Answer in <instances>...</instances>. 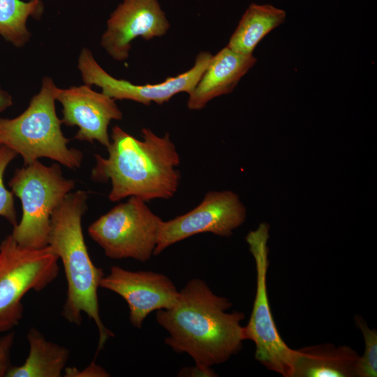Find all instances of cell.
Listing matches in <instances>:
<instances>
[{"label": "cell", "mask_w": 377, "mask_h": 377, "mask_svg": "<svg viewBox=\"0 0 377 377\" xmlns=\"http://www.w3.org/2000/svg\"><path fill=\"white\" fill-rule=\"evenodd\" d=\"M56 101L63 107L61 123L79 128L75 139L91 143L96 140L106 148L110 145L108 126L112 120L123 118L115 100L84 84L57 88Z\"/></svg>", "instance_id": "13"}, {"label": "cell", "mask_w": 377, "mask_h": 377, "mask_svg": "<svg viewBox=\"0 0 377 377\" xmlns=\"http://www.w3.org/2000/svg\"><path fill=\"white\" fill-rule=\"evenodd\" d=\"M230 301L214 294L202 279H191L179 290L175 304L157 310L158 323L169 334L165 343L188 354L198 366L211 367L238 353L245 341L243 312L227 311Z\"/></svg>", "instance_id": "1"}, {"label": "cell", "mask_w": 377, "mask_h": 377, "mask_svg": "<svg viewBox=\"0 0 377 377\" xmlns=\"http://www.w3.org/2000/svg\"><path fill=\"white\" fill-rule=\"evenodd\" d=\"M87 199L85 191L69 193L54 210L48 246L61 260L68 283L62 316L77 325L82 323L83 313L94 320L99 333L98 353L114 334L100 316L98 288L104 272L92 262L83 236L82 218L87 208Z\"/></svg>", "instance_id": "3"}, {"label": "cell", "mask_w": 377, "mask_h": 377, "mask_svg": "<svg viewBox=\"0 0 377 377\" xmlns=\"http://www.w3.org/2000/svg\"><path fill=\"white\" fill-rule=\"evenodd\" d=\"M17 153L5 145H0V216L4 217L13 226L17 224L13 193L6 189L3 184V174L10 162Z\"/></svg>", "instance_id": "20"}, {"label": "cell", "mask_w": 377, "mask_h": 377, "mask_svg": "<svg viewBox=\"0 0 377 377\" xmlns=\"http://www.w3.org/2000/svg\"><path fill=\"white\" fill-rule=\"evenodd\" d=\"M256 59L225 47L212 58L193 91L187 107L200 110L212 99L233 91L239 80L255 65Z\"/></svg>", "instance_id": "14"}, {"label": "cell", "mask_w": 377, "mask_h": 377, "mask_svg": "<svg viewBox=\"0 0 377 377\" xmlns=\"http://www.w3.org/2000/svg\"><path fill=\"white\" fill-rule=\"evenodd\" d=\"M13 104L11 96L0 87V112Z\"/></svg>", "instance_id": "23"}, {"label": "cell", "mask_w": 377, "mask_h": 377, "mask_svg": "<svg viewBox=\"0 0 377 377\" xmlns=\"http://www.w3.org/2000/svg\"><path fill=\"white\" fill-rule=\"evenodd\" d=\"M141 135L142 140H138L114 126L107 147L108 158L95 154L91 179L110 180L108 198L111 202L131 196L145 202L167 200L178 190L180 157L170 135L165 133L161 137L150 128H143Z\"/></svg>", "instance_id": "2"}, {"label": "cell", "mask_w": 377, "mask_h": 377, "mask_svg": "<svg viewBox=\"0 0 377 377\" xmlns=\"http://www.w3.org/2000/svg\"><path fill=\"white\" fill-rule=\"evenodd\" d=\"M360 358L348 346L325 343L293 349L289 377H357Z\"/></svg>", "instance_id": "15"}, {"label": "cell", "mask_w": 377, "mask_h": 377, "mask_svg": "<svg viewBox=\"0 0 377 377\" xmlns=\"http://www.w3.org/2000/svg\"><path fill=\"white\" fill-rule=\"evenodd\" d=\"M283 10L270 4H251L242 16L227 47L238 53L251 55L260 41L286 19Z\"/></svg>", "instance_id": "16"}, {"label": "cell", "mask_w": 377, "mask_h": 377, "mask_svg": "<svg viewBox=\"0 0 377 377\" xmlns=\"http://www.w3.org/2000/svg\"><path fill=\"white\" fill-rule=\"evenodd\" d=\"M57 88L51 77H44L39 92L21 114L0 118V145L21 155L24 165L46 157L68 168L80 166L82 153L67 147L70 140L63 135L56 113Z\"/></svg>", "instance_id": "4"}, {"label": "cell", "mask_w": 377, "mask_h": 377, "mask_svg": "<svg viewBox=\"0 0 377 377\" xmlns=\"http://www.w3.org/2000/svg\"><path fill=\"white\" fill-rule=\"evenodd\" d=\"M212 56L209 52H200L191 68L154 84H134L112 77L98 64L92 52L85 47L80 53L77 68L85 84L101 87L103 94L114 100H131L146 105L151 103L162 105L177 94H190L208 66Z\"/></svg>", "instance_id": "9"}, {"label": "cell", "mask_w": 377, "mask_h": 377, "mask_svg": "<svg viewBox=\"0 0 377 377\" xmlns=\"http://www.w3.org/2000/svg\"><path fill=\"white\" fill-rule=\"evenodd\" d=\"M59 258L50 246L30 249L7 236L0 244V332L19 325L22 299L29 290L39 292L58 276Z\"/></svg>", "instance_id": "6"}, {"label": "cell", "mask_w": 377, "mask_h": 377, "mask_svg": "<svg viewBox=\"0 0 377 377\" xmlns=\"http://www.w3.org/2000/svg\"><path fill=\"white\" fill-rule=\"evenodd\" d=\"M355 320L364 341V352L360 358L357 377H376L377 331L369 328L360 316L356 315Z\"/></svg>", "instance_id": "19"}, {"label": "cell", "mask_w": 377, "mask_h": 377, "mask_svg": "<svg viewBox=\"0 0 377 377\" xmlns=\"http://www.w3.org/2000/svg\"><path fill=\"white\" fill-rule=\"evenodd\" d=\"M269 226L265 223L246 237L256 265V290L249 320L244 327L245 340L255 343V358L268 370L289 377L293 349L282 339L272 316L267 288L269 267Z\"/></svg>", "instance_id": "8"}, {"label": "cell", "mask_w": 377, "mask_h": 377, "mask_svg": "<svg viewBox=\"0 0 377 377\" xmlns=\"http://www.w3.org/2000/svg\"><path fill=\"white\" fill-rule=\"evenodd\" d=\"M246 209L238 195L230 191H209L195 208L163 221L154 255L193 235L211 232L229 237L246 219Z\"/></svg>", "instance_id": "10"}, {"label": "cell", "mask_w": 377, "mask_h": 377, "mask_svg": "<svg viewBox=\"0 0 377 377\" xmlns=\"http://www.w3.org/2000/svg\"><path fill=\"white\" fill-rule=\"evenodd\" d=\"M9 186L22 207V219L13 226L12 237L24 247L47 246L51 215L75 182L63 176L59 164L46 166L37 160L16 170Z\"/></svg>", "instance_id": "5"}, {"label": "cell", "mask_w": 377, "mask_h": 377, "mask_svg": "<svg viewBox=\"0 0 377 377\" xmlns=\"http://www.w3.org/2000/svg\"><path fill=\"white\" fill-rule=\"evenodd\" d=\"M163 221L146 202L131 196L93 222L88 232L108 258L145 263L154 255Z\"/></svg>", "instance_id": "7"}, {"label": "cell", "mask_w": 377, "mask_h": 377, "mask_svg": "<svg viewBox=\"0 0 377 377\" xmlns=\"http://www.w3.org/2000/svg\"><path fill=\"white\" fill-rule=\"evenodd\" d=\"M170 28L158 0H124L110 15L101 45L113 59L122 61L128 58L135 38L162 37Z\"/></svg>", "instance_id": "11"}, {"label": "cell", "mask_w": 377, "mask_h": 377, "mask_svg": "<svg viewBox=\"0 0 377 377\" xmlns=\"http://www.w3.org/2000/svg\"><path fill=\"white\" fill-rule=\"evenodd\" d=\"M14 339L15 333L13 332L0 337V377L6 376L11 368L10 354Z\"/></svg>", "instance_id": "21"}, {"label": "cell", "mask_w": 377, "mask_h": 377, "mask_svg": "<svg viewBox=\"0 0 377 377\" xmlns=\"http://www.w3.org/2000/svg\"><path fill=\"white\" fill-rule=\"evenodd\" d=\"M65 377H108L110 374L100 365L93 361L89 366L80 370L75 367H67L64 370Z\"/></svg>", "instance_id": "22"}, {"label": "cell", "mask_w": 377, "mask_h": 377, "mask_svg": "<svg viewBox=\"0 0 377 377\" xmlns=\"http://www.w3.org/2000/svg\"><path fill=\"white\" fill-rule=\"evenodd\" d=\"M100 287L126 302L130 321L137 328L142 327L152 311L173 306L179 297V290L167 276L151 271H129L116 265L102 278Z\"/></svg>", "instance_id": "12"}, {"label": "cell", "mask_w": 377, "mask_h": 377, "mask_svg": "<svg viewBox=\"0 0 377 377\" xmlns=\"http://www.w3.org/2000/svg\"><path fill=\"white\" fill-rule=\"evenodd\" d=\"M29 353L23 364L11 367L7 377H61L68 360L69 350L47 341L36 329L27 334Z\"/></svg>", "instance_id": "17"}, {"label": "cell", "mask_w": 377, "mask_h": 377, "mask_svg": "<svg viewBox=\"0 0 377 377\" xmlns=\"http://www.w3.org/2000/svg\"><path fill=\"white\" fill-rule=\"evenodd\" d=\"M43 13L42 0H0V35L16 47H23L31 36L28 19L39 20Z\"/></svg>", "instance_id": "18"}]
</instances>
